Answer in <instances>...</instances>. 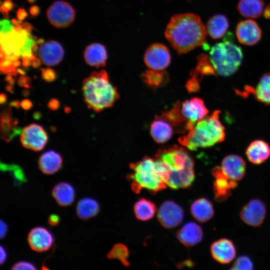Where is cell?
Segmentation results:
<instances>
[{"label":"cell","instance_id":"83f0119b","mask_svg":"<svg viewBox=\"0 0 270 270\" xmlns=\"http://www.w3.org/2000/svg\"><path fill=\"white\" fill-rule=\"evenodd\" d=\"M100 212V205L94 199L86 197L80 200L76 204V212L82 220H87L95 216Z\"/></svg>","mask_w":270,"mask_h":270},{"label":"cell","instance_id":"4dcf8cb0","mask_svg":"<svg viewBox=\"0 0 270 270\" xmlns=\"http://www.w3.org/2000/svg\"><path fill=\"white\" fill-rule=\"evenodd\" d=\"M134 210L136 218L144 221L152 218L156 212L155 204L144 198H140L135 203Z\"/></svg>","mask_w":270,"mask_h":270},{"label":"cell","instance_id":"ffe728a7","mask_svg":"<svg viewBox=\"0 0 270 270\" xmlns=\"http://www.w3.org/2000/svg\"><path fill=\"white\" fill-rule=\"evenodd\" d=\"M39 55L42 62L48 66H54L62 60L64 50L61 44L54 40L47 42L40 48Z\"/></svg>","mask_w":270,"mask_h":270},{"label":"cell","instance_id":"cb8c5ba5","mask_svg":"<svg viewBox=\"0 0 270 270\" xmlns=\"http://www.w3.org/2000/svg\"><path fill=\"white\" fill-rule=\"evenodd\" d=\"M84 57L86 62L90 66L96 68L104 66L108 58L107 52L104 46L94 43L86 47Z\"/></svg>","mask_w":270,"mask_h":270},{"label":"cell","instance_id":"5bb4252c","mask_svg":"<svg viewBox=\"0 0 270 270\" xmlns=\"http://www.w3.org/2000/svg\"><path fill=\"white\" fill-rule=\"evenodd\" d=\"M180 110L182 115L192 126L206 117L208 113L204 102L197 97L184 102L180 104Z\"/></svg>","mask_w":270,"mask_h":270},{"label":"cell","instance_id":"d590c367","mask_svg":"<svg viewBox=\"0 0 270 270\" xmlns=\"http://www.w3.org/2000/svg\"><path fill=\"white\" fill-rule=\"evenodd\" d=\"M12 120L8 112L4 111L1 114V131L5 139L8 138V134L12 128Z\"/></svg>","mask_w":270,"mask_h":270},{"label":"cell","instance_id":"836d02e7","mask_svg":"<svg viewBox=\"0 0 270 270\" xmlns=\"http://www.w3.org/2000/svg\"><path fill=\"white\" fill-rule=\"evenodd\" d=\"M0 169L3 172L10 171L12 174L16 185H20L26 181L22 169L18 166L1 163Z\"/></svg>","mask_w":270,"mask_h":270},{"label":"cell","instance_id":"ac0fdd59","mask_svg":"<svg viewBox=\"0 0 270 270\" xmlns=\"http://www.w3.org/2000/svg\"><path fill=\"white\" fill-rule=\"evenodd\" d=\"M210 250L212 258L220 264H228L236 257L235 246L232 242L228 238L216 240L212 244Z\"/></svg>","mask_w":270,"mask_h":270},{"label":"cell","instance_id":"b9f144b4","mask_svg":"<svg viewBox=\"0 0 270 270\" xmlns=\"http://www.w3.org/2000/svg\"><path fill=\"white\" fill-rule=\"evenodd\" d=\"M0 264H4L7 258V252L4 249V248L2 246H0Z\"/></svg>","mask_w":270,"mask_h":270},{"label":"cell","instance_id":"74e56055","mask_svg":"<svg viewBox=\"0 0 270 270\" xmlns=\"http://www.w3.org/2000/svg\"><path fill=\"white\" fill-rule=\"evenodd\" d=\"M42 78L46 82H52L56 79V74L51 68L42 69Z\"/></svg>","mask_w":270,"mask_h":270},{"label":"cell","instance_id":"ba28073f","mask_svg":"<svg viewBox=\"0 0 270 270\" xmlns=\"http://www.w3.org/2000/svg\"><path fill=\"white\" fill-rule=\"evenodd\" d=\"M46 14L51 24L58 28L68 26L72 22L75 17L73 8L64 1L54 2L48 8Z\"/></svg>","mask_w":270,"mask_h":270},{"label":"cell","instance_id":"7c38bea8","mask_svg":"<svg viewBox=\"0 0 270 270\" xmlns=\"http://www.w3.org/2000/svg\"><path fill=\"white\" fill-rule=\"evenodd\" d=\"M212 173L215 178L213 186L214 200L218 202H224L231 196L232 190L237 186V182L228 178L220 166L213 168Z\"/></svg>","mask_w":270,"mask_h":270},{"label":"cell","instance_id":"603a6c76","mask_svg":"<svg viewBox=\"0 0 270 270\" xmlns=\"http://www.w3.org/2000/svg\"><path fill=\"white\" fill-rule=\"evenodd\" d=\"M40 170L44 174H52L58 172L62 164L61 156L54 150L43 153L38 160Z\"/></svg>","mask_w":270,"mask_h":270},{"label":"cell","instance_id":"52a82bcc","mask_svg":"<svg viewBox=\"0 0 270 270\" xmlns=\"http://www.w3.org/2000/svg\"><path fill=\"white\" fill-rule=\"evenodd\" d=\"M242 58L241 48L230 41L216 44L210 52L209 59L216 76H232L238 69Z\"/></svg>","mask_w":270,"mask_h":270},{"label":"cell","instance_id":"f6af8a7d","mask_svg":"<svg viewBox=\"0 0 270 270\" xmlns=\"http://www.w3.org/2000/svg\"><path fill=\"white\" fill-rule=\"evenodd\" d=\"M6 99V95L4 94H1L0 96V104L4 103Z\"/></svg>","mask_w":270,"mask_h":270},{"label":"cell","instance_id":"d6986e66","mask_svg":"<svg viewBox=\"0 0 270 270\" xmlns=\"http://www.w3.org/2000/svg\"><path fill=\"white\" fill-rule=\"evenodd\" d=\"M220 167L228 178L236 182L242 180L245 174L246 162L238 155L232 154L225 156L222 162Z\"/></svg>","mask_w":270,"mask_h":270},{"label":"cell","instance_id":"ee69618b","mask_svg":"<svg viewBox=\"0 0 270 270\" xmlns=\"http://www.w3.org/2000/svg\"><path fill=\"white\" fill-rule=\"evenodd\" d=\"M264 16L267 18H270V5L268 6L264 11Z\"/></svg>","mask_w":270,"mask_h":270},{"label":"cell","instance_id":"e0dca14e","mask_svg":"<svg viewBox=\"0 0 270 270\" xmlns=\"http://www.w3.org/2000/svg\"><path fill=\"white\" fill-rule=\"evenodd\" d=\"M197 60L196 66L190 74L192 78L188 80L186 85L188 90L191 92H196L199 89L198 83L204 76H216L215 70L207 55L202 54Z\"/></svg>","mask_w":270,"mask_h":270},{"label":"cell","instance_id":"7402d4cb","mask_svg":"<svg viewBox=\"0 0 270 270\" xmlns=\"http://www.w3.org/2000/svg\"><path fill=\"white\" fill-rule=\"evenodd\" d=\"M246 155L250 162L254 164H260L270 157V147L263 140H255L251 142L246 148Z\"/></svg>","mask_w":270,"mask_h":270},{"label":"cell","instance_id":"e575fe53","mask_svg":"<svg viewBox=\"0 0 270 270\" xmlns=\"http://www.w3.org/2000/svg\"><path fill=\"white\" fill-rule=\"evenodd\" d=\"M253 268L254 264L251 259L246 256H242L236 260L230 270H251Z\"/></svg>","mask_w":270,"mask_h":270},{"label":"cell","instance_id":"9a60e30c","mask_svg":"<svg viewBox=\"0 0 270 270\" xmlns=\"http://www.w3.org/2000/svg\"><path fill=\"white\" fill-rule=\"evenodd\" d=\"M27 239L32 250L38 252L48 250L54 242L52 234L42 226L32 228L29 232Z\"/></svg>","mask_w":270,"mask_h":270},{"label":"cell","instance_id":"3957f363","mask_svg":"<svg viewBox=\"0 0 270 270\" xmlns=\"http://www.w3.org/2000/svg\"><path fill=\"white\" fill-rule=\"evenodd\" d=\"M220 113L219 110H216L198 122L179 138L178 142L187 148L194 150L223 142L226 137L225 128L220 120Z\"/></svg>","mask_w":270,"mask_h":270},{"label":"cell","instance_id":"6da1fadb","mask_svg":"<svg viewBox=\"0 0 270 270\" xmlns=\"http://www.w3.org/2000/svg\"><path fill=\"white\" fill-rule=\"evenodd\" d=\"M200 18L192 13L174 16L168 24L165 36L178 54L186 53L202 45L206 36Z\"/></svg>","mask_w":270,"mask_h":270},{"label":"cell","instance_id":"2e32d148","mask_svg":"<svg viewBox=\"0 0 270 270\" xmlns=\"http://www.w3.org/2000/svg\"><path fill=\"white\" fill-rule=\"evenodd\" d=\"M236 35L239 42L252 46L260 40L262 30L257 23L252 20L240 22L236 28Z\"/></svg>","mask_w":270,"mask_h":270},{"label":"cell","instance_id":"d4e9b609","mask_svg":"<svg viewBox=\"0 0 270 270\" xmlns=\"http://www.w3.org/2000/svg\"><path fill=\"white\" fill-rule=\"evenodd\" d=\"M52 196L60 206H67L74 202L76 192L71 184L62 182L54 186L52 190Z\"/></svg>","mask_w":270,"mask_h":270},{"label":"cell","instance_id":"4fadbf2b","mask_svg":"<svg viewBox=\"0 0 270 270\" xmlns=\"http://www.w3.org/2000/svg\"><path fill=\"white\" fill-rule=\"evenodd\" d=\"M158 220L164 227L170 228L178 226L184 218L182 208L173 201L163 202L158 213Z\"/></svg>","mask_w":270,"mask_h":270},{"label":"cell","instance_id":"44dd1931","mask_svg":"<svg viewBox=\"0 0 270 270\" xmlns=\"http://www.w3.org/2000/svg\"><path fill=\"white\" fill-rule=\"evenodd\" d=\"M203 232L200 226L194 222L186 224L176 234L178 240L186 246L196 245L201 242Z\"/></svg>","mask_w":270,"mask_h":270},{"label":"cell","instance_id":"9c48e42d","mask_svg":"<svg viewBox=\"0 0 270 270\" xmlns=\"http://www.w3.org/2000/svg\"><path fill=\"white\" fill-rule=\"evenodd\" d=\"M20 139L23 146L38 152L44 148L48 142V137L42 126L32 124L24 128L21 132Z\"/></svg>","mask_w":270,"mask_h":270},{"label":"cell","instance_id":"484cf974","mask_svg":"<svg viewBox=\"0 0 270 270\" xmlns=\"http://www.w3.org/2000/svg\"><path fill=\"white\" fill-rule=\"evenodd\" d=\"M246 90L252 94L259 102L270 104V71L260 77L255 88L248 86Z\"/></svg>","mask_w":270,"mask_h":270},{"label":"cell","instance_id":"f546056e","mask_svg":"<svg viewBox=\"0 0 270 270\" xmlns=\"http://www.w3.org/2000/svg\"><path fill=\"white\" fill-rule=\"evenodd\" d=\"M264 6L263 0H240L238 9L244 17L256 18L262 14Z\"/></svg>","mask_w":270,"mask_h":270},{"label":"cell","instance_id":"277c9868","mask_svg":"<svg viewBox=\"0 0 270 270\" xmlns=\"http://www.w3.org/2000/svg\"><path fill=\"white\" fill-rule=\"evenodd\" d=\"M82 90L89 108L96 112L111 107L119 98L116 88L104 70L94 72L82 82Z\"/></svg>","mask_w":270,"mask_h":270},{"label":"cell","instance_id":"f1b7e54d","mask_svg":"<svg viewBox=\"0 0 270 270\" xmlns=\"http://www.w3.org/2000/svg\"><path fill=\"white\" fill-rule=\"evenodd\" d=\"M227 18L222 14H216L208 20L206 30L210 36L214 39L222 37L228 28Z\"/></svg>","mask_w":270,"mask_h":270},{"label":"cell","instance_id":"30bf717a","mask_svg":"<svg viewBox=\"0 0 270 270\" xmlns=\"http://www.w3.org/2000/svg\"><path fill=\"white\" fill-rule=\"evenodd\" d=\"M170 55L167 47L159 43L150 45L144 56L146 64L150 70H163L170 62Z\"/></svg>","mask_w":270,"mask_h":270},{"label":"cell","instance_id":"7bdbcfd3","mask_svg":"<svg viewBox=\"0 0 270 270\" xmlns=\"http://www.w3.org/2000/svg\"><path fill=\"white\" fill-rule=\"evenodd\" d=\"M21 106L25 110H28L32 106V103L28 100H24L20 102Z\"/></svg>","mask_w":270,"mask_h":270},{"label":"cell","instance_id":"4316f807","mask_svg":"<svg viewBox=\"0 0 270 270\" xmlns=\"http://www.w3.org/2000/svg\"><path fill=\"white\" fill-rule=\"evenodd\" d=\"M190 212L194 218L201 222L209 220L214 214L212 204L206 198L196 200L191 206Z\"/></svg>","mask_w":270,"mask_h":270},{"label":"cell","instance_id":"8992f818","mask_svg":"<svg viewBox=\"0 0 270 270\" xmlns=\"http://www.w3.org/2000/svg\"><path fill=\"white\" fill-rule=\"evenodd\" d=\"M180 104V102H177L172 109L156 116L152 122L150 132L157 143L166 142L174 133L185 134L192 127L190 122L181 114Z\"/></svg>","mask_w":270,"mask_h":270},{"label":"cell","instance_id":"7a4b0ae2","mask_svg":"<svg viewBox=\"0 0 270 270\" xmlns=\"http://www.w3.org/2000/svg\"><path fill=\"white\" fill-rule=\"evenodd\" d=\"M155 158L164 168V180L167 186L174 190L190 186L195 178L194 161L183 147L173 146L160 149Z\"/></svg>","mask_w":270,"mask_h":270},{"label":"cell","instance_id":"1f68e13d","mask_svg":"<svg viewBox=\"0 0 270 270\" xmlns=\"http://www.w3.org/2000/svg\"><path fill=\"white\" fill-rule=\"evenodd\" d=\"M168 74L162 70H148L142 74L144 82L152 88H156L168 82Z\"/></svg>","mask_w":270,"mask_h":270},{"label":"cell","instance_id":"bcb514c9","mask_svg":"<svg viewBox=\"0 0 270 270\" xmlns=\"http://www.w3.org/2000/svg\"><path fill=\"white\" fill-rule=\"evenodd\" d=\"M10 104L12 106L16 107L20 106V103L18 101L12 102Z\"/></svg>","mask_w":270,"mask_h":270},{"label":"cell","instance_id":"60d3db41","mask_svg":"<svg viewBox=\"0 0 270 270\" xmlns=\"http://www.w3.org/2000/svg\"><path fill=\"white\" fill-rule=\"evenodd\" d=\"M60 106L59 102L56 98L51 99L48 104V108L53 110H56Z\"/></svg>","mask_w":270,"mask_h":270},{"label":"cell","instance_id":"5b68a950","mask_svg":"<svg viewBox=\"0 0 270 270\" xmlns=\"http://www.w3.org/2000/svg\"><path fill=\"white\" fill-rule=\"evenodd\" d=\"M132 172L128 175L132 191L138 194L146 189L152 194L166 188L164 180V168L161 162L148 156L132 163L130 166Z\"/></svg>","mask_w":270,"mask_h":270},{"label":"cell","instance_id":"d6a6232c","mask_svg":"<svg viewBox=\"0 0 270 270\" xmlns=\"http://www.w3.org/2000/svg\"><path fill=\"white\" fill-rule=\"evenodd\" d=\"M108 259H118L126 266H128V248L122 244H115L108 254Z\"/></svg>","mask_w":270,"mask_h":270},{"label":"cell","instance_id":"ab89813d","mask_svg":"<svg viewBox=\"0 0 270 270\" xmlns=\"http://www.w3.org/2000/svg\"><path fill=\"white\" fill-rule=\"evenodd\" d=\"M8 232V226L2 220H0V238H5Z\"/></svg>","mask_w":270,"mask_h":270},{"label":"cell","instance_id":"f35d334b","mask_svg":"<svg viewBox=\"0 0 270 270\" xmlns=\"http://www.w3.org/2000/svg\"><path fill=\"white\" fill-rule=\"evenodd\" d=\"M60 222V217L56 214H51L48 218V222L51 226H56Z\"/></svg>","mask_w":270,"mask_h":270},{"label":"cell","instance_id":"8fae6325","mask_svg":"<svg viewBox=\"0 0 270 270\" xmlns=\"http://www.w3.org/2000/svg\"><path fill=\"white\" fill-rule=\"evenodd\" d=\"M266 206L260 200L254 198L246 203L241 209L240 219L246 224L257 227L263 222L266 215Z\"/></svg>","mask_w":270,"mask_h":270},{"label":"cell","instance_id":"8d00e7d4","mask_svg":"<svg viewBox=\"0 0 270 270\" xmlns=\"http://www.w3.org/2000/svg\"><path fill=\"white\" fill-rule=\"evenodd\" d=\"M11 269L12 270H36L37 268L32 262L27 261H19L15 263Z\"/></svg>","mask_w":270,"mask_h":270}]
</instances>
